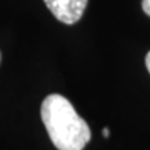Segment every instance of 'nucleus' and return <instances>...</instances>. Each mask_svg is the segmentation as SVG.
<instances>
[{"label":"nucleus","mask_w":150,"mask_h":150,"mask_svg":"<svg viewBox=\"0 0 150 150\" xmlns=\"http://www.w3.org/2000/svg\"><path fill=\"white\" fill-rule=\"evenodd\" d=\"M40 117L49 138L59 150H82L91 140V128L61 95H49L42 103Z\"/></svg>","instance_id":"nucleus-1"},{"label":"nucleus","mask_w":150,"mask_h":150,"mask_svg":"<svg viewBox=\"0 0 150 150\" xmlns=\"http://www.w3.org/2000/svg\"><path fill=\"white\" fill-rule=\"evenodd\" d=\"M45 3L59 21L71 25L83 16L88 0H45Z\"/></svg>","instance_id":"nucleus-2"},{"label":"nucleus","mask_w":150,"mask_h":150,"mask_svg":"<svg viewBox=\"0 0 150 150\" xmlns=\"http://www.w3.org/2000/svg\"><path fill=\"white\" fill-rule=\"evenodd\" d=\"M142 7H143V11L146 14L150 16V0H143L142 1Z\"/></svg>","instance_id":"nucleus-3"},{"label":"nucleus","mask_w":150,"mask_h":150,"mask_svg":"<svg viewBox=\"0 0 150 150\" xmlns=\"http://www.w3.org/2000/svg\"><path fill=\"white\" fill-rule=\"evenodd\" d=\"M146 67H147V71L150 72V52L146 56Z\"/></svg>","instance_id":"nucleus-4"},{"label":"nucleus","mask_w":150,"mask_h":150,"mask_svg":"<svg viewBox=\"0 0 150 150\" xmlns=\"http://www.w3.org/2000/svg\"><path fill=\"white\" fill-rule=\"evenodd\" d=\"M103 136H104V138H108V136H110V129L103 128Z\"/></svg>","instance_id":"nucleus-5"}]
</instances>
